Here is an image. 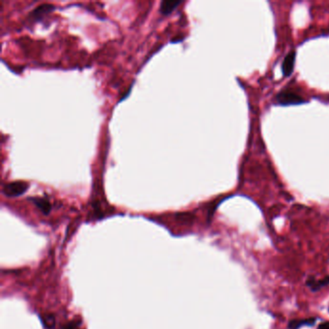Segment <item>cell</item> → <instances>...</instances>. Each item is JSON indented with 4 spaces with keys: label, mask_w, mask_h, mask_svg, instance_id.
<instances>
[{
    "label": "cell",
    "mask_w": 329,
    "mask_h": 329,
    "mask_svg": "<svg viewBox=\"0 0 329 329\" xmlns=\"http://www.w3.org/2000/svg\"><path fill=\"white\" fill-rule=\"evenodd\" d=\"M304 98H302L299 94L293 90H283L279 92L275 98V102L276 104L279 105H296V104H301L305 102Z\"/></svg>",
    "instance_id": "6da1fadb"
},
{
    "label": "cell",
    "mask_w": 329,
    "mask_h": 329,
    "mask_svg": "<svg viewBox=\"0 0 329 329\" xmlns=\"http://www.w3.org/2000/svg\"><path fill=\"white\" fill-rule=\"evenodd\" d=\"M307 286L311 289L312 291L316 292V291H319L321 288L325 287L329 285V276H326L324 277L323 279L321 280H316L314 277H311L307 280Z\"/></svg>",
    "instance_id": "5b68a950"
},
{
    "label": "cell",
    "mask_w": 329,
    "mask_h": 329,
    "mask_svg": "<svg viewBox=\"0 0 329 329\" xmlns=\"http://www.w3.org/2000/svg\"><path fill=\"white\" fill-rule=\"evenodd\" d=\"M54 9V5H52L50 3H44V4L39 5L38 7H36L35 9L33 10L30 13V17L38 19V18H42L44 15H46L48 12H50V11Z\"/></svg>",
    "instance_id": "277c9868"
},
{
    "label": "cell",
    "mask_w": 329,
    "mask_h": 329,
    "mask_svg": "<svg viewBox=\"0 0 329 329\" xmlns=\"http://www.w3.org/2000/svg\"><path fill=\"white\" fill-rule=\"evenodd\" d=\"M182 1H174V0H164L160 3V12L162 15H169L172 13L174 10L176 9Z\"/></svg>",
    "instance_id": "8992f818"
},
{
    "label": "cell",
    "mask_w": 329,
    "mask_h": 329,
    "mask_svg": "<svg viewBox=\"0 0 329 329\" xmlns=\"http://www.w3.org/2000/svg\"><path fill=\"white\" fill-rule=\"evenodd\" d=\"M42 320H43L44 324L46 325V329H52L54 327L55 320L52 316L46 315V317H45V318H43Z\"/></svg>",
    "instance_id": "9c48e42d"
},
{
    "label": "cell",
    "mask_w": 329,
    "mask_h": 329,
    "mask_svg": "<svg viewBox=\"0 0 329 329\" xmlns=\"http://www.w3.org/2000/svg\"><path fill=\"white\" fill-rule=\"evenodd\" d=\"M31 200L34 202V204L36 205L37 207L41 210V211L44 214H48L49 213V211L51 210V205L47 200L43 199V198H32Z\"/></svg>",
    "instance_id": "52a82bcc"
},
{
    "label": "cell",
    "mask_w": 329,
    "mask_h": 329,
    "mask_svg": "<svg viewBox=\"0 0 329 329\" xmlns=\"http://www.w3.org/2000/svg\"><path fill=\"white\" fill-rule=\"evenodd\" d=\"M77 324L75 322H71L65 326L64 329H76Z\"/></svg>",
    "instance_id": "8fae6325"
},
{
    "label": "cell",
    "mask_w": 329,
    "mask_h": 329,
    "mask_svg": "<svg viewBox=\"0 0 329 329\" xmlns=\"http://www.w3.org/2000/svg\"><path fill=\"white\" fill-rule=\"evenodd\" d=\"M177 218L182 220L183 222H185V223H188L193 220L194 215H192L191 213H189V212H183V213H178Z\"/></svg>",
    "instance_id": "30bf717a"
},
{
    "label": "cell",
    "mask_w": 329,
    "mask_h": 329,
    "mask_svg": "<svg viewBox=\"0 0 329 329\" xmlns=\"http://www.w3.org/2000/svg\"><path fill=\"white\" fill-rule=\"evenodd\" d=\"M294 61H295V52L291 51L284 58L282 63V72L284 76H290L293 73L294 68Z\"/></svg>",
    "instance_id": "3957f363"
},
{
    "label": "cell",
    "mask_w": 329,
    "mask_h": 329,
    "mask_svg": "<svg viewBox=\"0 0 329 329\" xmlns=\"http://www.w3.org/2000/svg\"><path fill=\"white\" fill-rule=\"evenodd\" d=\"M318 329H329V322H322V323H320Z\"/></svg>",
    "instance_id": "7c38bea8"
},
{
    "label": "cell",
    "mask_w": 329,
    "mask_h": 329,
    "mask_svg": "<svg viewBox=\"0 0 329 329\" xmlns=\"http://www.w3.org/2000/svg\"><path fill=\"white\" fill-rule=\"evenodd\" d=\"M316 321V319H308V320H293L289 323V329H298L302 325H313Z\"/></svg>",
    "instance_id": "ba28073f"
},
{
    "label": "cell",
    "mask_w": 329,
    "mask_h": 329,
    "mask_svg": "<svg viewBox=\"0 0 329 329\" xmlns=\"http://www.w3.org/2000/svg\"><path fill=\"white\" fill-rule=\"evenodd\" d=\"M29 187L28 183L22 181H17L7 183L3 187V193L8 197H16L23 194Z\"/></svg>",
    "instance_id": "7a4b0ae2"
}]
</instances>
